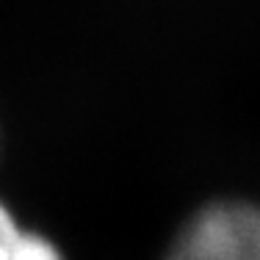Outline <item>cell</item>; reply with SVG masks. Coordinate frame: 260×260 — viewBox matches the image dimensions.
Instances as JSON below:
<instances>
[{
    "instance_id": "cell-1",
    "label": "cell",
    "mask_w": 260,
    "mask_h": 260,
    "mask_svg": "<svg viewBox=\"0 0 260 260\" xmlns=\"http://www.w3.org/2000/svg\"><path fill=\"white\" fill-rule=\"evenodd\" d=\"M169 260H260V210L213 205L180 233Z\"/></svg>"
},
{
    "instance_id": "cell-2",
    "label": "cell",
    "mask_w": 260,
    "mask_h": 260,
    "mask_svg": "<svg viewBox=\"0 0 260 260\" xmlns=\"http://www.w3.org/2000/svg\"><path fill=\"white\" fill-rule=\"evenodd\" d=\"M0 260H64L61 252L39 233L17 224L11 210L0 202Z\"/></svg>"
}]
</instances>
